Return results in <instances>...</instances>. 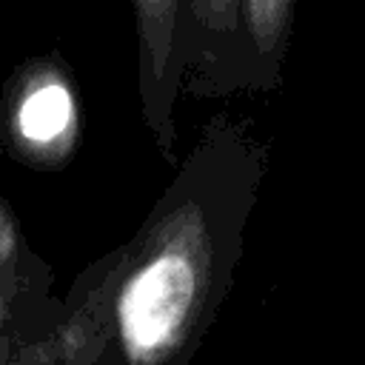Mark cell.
Segmentation results:
<instances>
[{"mask_svg": "<svg viewBox=\"0 0 365 365\" xmlns=\"http://www.w3.org/2000/svg\"><path fill=\"white\" fill-rule=\"evenodd\" d=\"M34 339V336H31ZM26 339L17 336H3L0 334V365H20V345Z\"/></svg>", "mask_w": 365, "mask_h": 365, "instance_id": "obj_7", "label": "cell"}, {"mask_svg": "<svg viewBox=\"0 0 365 365\" xmlns=\"http://www.w3.org/2000/svg\"><path fill=\"white\" fill-rule=\"evenodd\" d=\"M40 259L29 257L14 214L0 202V334L31 339V325L43 314H60L63 305L51 308L46 299L48 279H37ZM48 334V331H46Z\"/></svg>", "mask_w": 365, "mask_h": 365, "instance_id": "obj_5", "label": "cell"}, {"mask_svg": "<svg viewBox=\"0 0 365 365\" xmlns=\"http://www.w3.org/2000/svg\"><path fill=\"white\" fill-rule=\"evenodd\" d=\"M137 23V88L145 131L177 163L174 108L182 91V0H131Z\"/></svg>", "mask_w": 365, "mask_h": 365, "instance_id": "obj_3", "label": "cell"}, {"mask_svg": "<svg viewBox=\"0 0 365 365\" xmlns=\"http://www.w3.org/2000/svg\"><path fill=\"white\" fill-rule=\"evenodd\" d=\"M80 97L68 68L57 57L23 63L0 100V137L20 163L60 168L80 145Z\"/></svg>", "mask_w": 365, "mask_h": 365, "instance_id": "obj_2", "label": "cell"}, {"mask_svg": "<svg viewBox=\"0 0 365 365\" xmlns=\"http://www.w3.org/2000/svg\"><path fill=\"white\" fill-rule=\"evenodd\" d=\"M182 91H245L242 0H182Z\"/></svg>", "mask_w": 365, "mask_h": 365, "instance_id": "obj_4", "label": "cell"}, {"mask_svg": "<svg viewBox=\"0 0 365 365\" xmlns=\"http://www.w3.org/2000/svg\"><path fill=\"white\" fill-rule=\"evenodd\" d=\"M268 143L214 117L128 245L114 251L108 328L120 365H194L240 268Z\"/></svg>", "mask_w": 365, "mask_h": 365, "instance_id": "obj_1", "label": "cell"}, {"mask_svg": "<svg viewBox=\"0 0 365 365\" xmlns=\"http://www.w3.org/2000/svg\"><path fill=\"white\" fill-rule=\"evenodd\" d=\"M294 26V0H242L245 91H268L282 83Z\"/></svg>", "mask_w": 365, "mask_h": 365, "instance_id": "obj_6", "label": "cell"}]
</instances>
